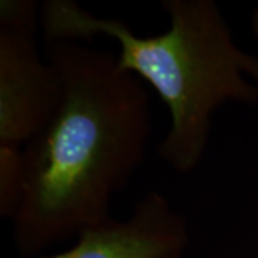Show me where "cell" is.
<instances>
[{
    "label": "cell",
    "mask_w": 258,
    "mask_h": 258,
    "mask_svg": "<svg viewBox=\"0 0 258 258\" xmlns=\"http://www.w3.org/2000/svg\"><path fill=\"white\" fill-rule=\"evenodd\" d=\"M46 59L60 82V105L22 152L12 220L23 255L108 221L113 197L142 164L151 135L147 89L120 68L118 55L64 40Z\"/></svg>",
    "instance_id": "1"
},
{
    "label": "cell",
    "mask_w": 258,
    "mask_h": 258,
    "mask_svg": "<svg viewBox=\"0 0 258 258\" xmlns=\"http://www.w3.org/2000/svg\"><path fill=\"white\" fill-rule=\"evenodd\" d=\"M171 26L162 35L138 36L118 19L95 16L72 0L42 6L47 40L64 42L102 35L119 46L122 69L145 79L171 111V129L159 155L175 171L200 165L211 132L212 115L227 102H254L258 59L237 46L214 0H164Z\"/></svg>",
    "instance_id": "2"
},
{
    "label": "cell",
    "mask_w": 258,
    "mask_h": 258,
    "mask_svg": "<svg viewBox=\"0 0 258 258\" xmlns=\"http://www.w3.org/2000/svg\"><path fill=\"white\" fill-rule=\"evenodd\" d=\"M36 10L28 0L0 3V166L22 162L60 105L59 78L37 49Z\"/></svg>",
    "instance_id": "3"
},
{
    "label": "cell",
    "mask_w": 258,
    "mask_h": 258,
    "mask_svg": "<svg viewBox=\"0 0 258 258\" xmlns=\"http://www.w3.org/2000/svg\"><path fill=\"white\" fill-rule=\"evenodd\" d=\"M186 245L185 218L154 191L135 204L126 220L109 218L82 231L72 248L42 258H181Z\"/></svg>",
    "instance_id": "4"
},
{
    "label": "cell",
    "mask_w": 258,
    "mask_h": 258,
    "mask_svg": "<svg viewBox=\"0 0 258 258\" xmlns=\"http://www.w3.org/2000/svg\"><path fill=\"white\" fill-rule=\"evenodd\" d=\"M254 30H255V33L258 35V10L257 13H255V16H254Z\"/></svg>",
    "instance_id": "5"
}]
</instances>
